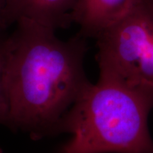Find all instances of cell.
<instances>
[{
    "instance_id": "cell-1",
    "label": "cell",
    "mask_w": 153,
    "mask_h": 153,
    "mask_svg": "<svg viewBox=\"0 0 153 153\" xmlns=\"http://www.w3.org/2000/svg\"><path fill=\"white\" fill-rule=\"evenodd\" d=\"M6 36L9 128L39 140L59 134L62 118L91 83L84 62L87 38L62 41L55 30L26 18Z\"/></svg>"
},
{
    "instance_id": "cell-2",
    "label": "cell",
    "mask_w": 153,
    "mask_h": 153,
    "mask_svg": "<svg viewBox=\"0 0 153 153\" xmlns=\"http://www.w3.org/2000/svg\"><path fill=\"white\" fill-rule=\"evenodd\" d=\"M152 108L153 95L99 74L62 118L59 133L72 136L59 153H153Z\"/></svg>"
},
{
    "instance_id": "cell-3",
    "label": "cell",
    "mask_w": 153,
    "mask_h": 153,
    "mask_svg": "<svg viewBox=\"0 0 153 153\" xmlns=\"http://www.w3.org/2000/svg\"><path fill=\"white\" fill-rule=\"evenodd\" d=\"M99 74L153 95V2L135 0L96 38Z\"/></svg>"
},
{
    "instance_id": "cell-4",
    "label": "cell",
    "mask_w": 153,
    "mask_h": 153,
    "mask_svg": "<svg viewBox=\"0 0 153 153\" xmlns=\"http://www.w3.org/2000/svg\"><path fill=\"white\" fill-rule=\"evenodd\" d=\"M135 0H77L72 22L79 26L78 34L96 38L125 15Z\"/></svg>"
},
{
    "instance_id": "cell-5",
    "label": "cell",
    "mask_w": 153,
    "mask_h": 153,
    "mask_svg": "<svg viewBox=\"0 0 153 153\" xmlns=\"http://www.w3.org/2000/svg\"><path fill=\"white\" fill-rule=\"evenodd\" d=\"M19 18H26L56 31L70 27L77 0H14Z\"/></svg>"
},
{
    "instance_id": "cell-6",
    "label": "cell",
    "mask_w": 153,
    "mask_h": 153,
    "mask_svg": "<svg viewBox=\"0 0 153 153\" xmlns=\"http://www.w3.org/2000/svg\"><path fill=\"white\" fill-rule=\"evenodd\" d=\"M6 36L0 37V124L9 128V101L5 85Z\"/></svg>"
},
{
    "instance_id": "cell-7",
    "label": "cell",
    "mask_w": 153,
    "mask_h": 153,
    "mask_svg": "<svg viewBox=\"0 0 153 153\" xmlns=\"http://www.w3.org/2000/svg\"><path fill=\"white\" fill-rule=\"evenodd\" d=\"M19 19L14 0H0V37Z\"/></svg>"
},
{
    "instance_id": "cell-8",
    "label": "cell",
    "mask_w": 153,
    "mask_h": 153,
    "mask_svg": "<svg viewBox=\"0 0 153 153\" xmlns=\"http://www.w3.org/2000/svg\"><path fill=\"white\" fill-rule=\"evenodd\" d=\"M151 1H152V2H153V0H151Z\"/></svg>"
}]
</instances>
